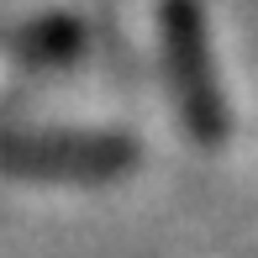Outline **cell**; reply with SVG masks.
I'll return each instance as SVG.
<instances>
[{
  "instance_id": "obj_2",
  "label": "cell",
  "mask_w": 258,
  "mask_h": 258,
  "mask_svg": "<svg viewBox=\"0 0 258 258\" xmlns=\"http://www.w3.org/2000/svg\"><path fill=\"white\" fill-rule=\"evenodd\" d=\"M0 169L32 179H116L137 169V143L105 132H32L0 137Z\"/></svg>"
},
{
  "instance_id": "obj_1",
  "label": "cell",
  "mask_w": 258,
  "mask_h": 258,
  "mask_svg": "<svg viewBox=\"0 0 258 258\" xmlns=\"http://www.w3.org/2000/svg\"><path fill=\"white\" fill-rule=\"evenodd\" d=\"M158 48L184 132L216 148L227 137V100H221L216 63H211V32L201 0H158Z\"/></svg>"
},
{
  "instance_id": "obj_3",
  "label": "cell",
  "mask_w": 258,
  "mask_h": 258,
  "mask_svg": "<svg viewBox=\"0 0 258 258\" xmlns=\"http://www.w3.org/2000/svg\"><path fill=\"white\" fill-rule=\"evenodd\" d=\"M79 48H85L79 21H42V27H32L21 37V53H32V58H69Z\"/></svg>"
}]
</instances>
